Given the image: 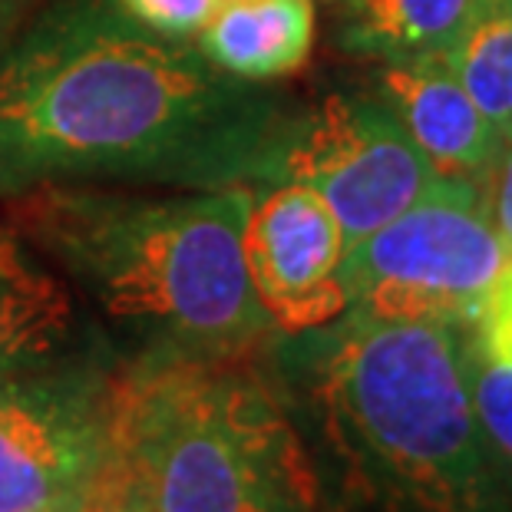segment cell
<instances>
[{"instance_id":"obj_1","label":"cell","mask_w":512,"mask_h":512,"mask_svg":"<svg viewBox=\"0 0 512 512\" xmlns=\"http://www.w3.org/2000/svg\"><path fill=\"white\" fill-rule=\"evenodd\" d=\"M294 110L116 0H43L0 60V199L43 185H265Z\"/></svg>"},{"instance_id":"obj_18","label":"cell","mask_w":512,"mask_h":512,"mask_svg":"<svg viewBox=\"0 0 512 512\" xmlns=\"http://www.w3.org/2000/svg\"><path fill=\"white\" fill-rule=\"evenodd\" d=\"M43 0H0V60L7 57L10 43L24 30V24L37 14Z\"/></svg>"},{"instance_id":"obj_15","label":"cell","mask_w":512,"mask_h":512,"mask_svg":"<svg viewBox=\"0 0 512 512\" xmlns=\"http://www.w3.org/2000/svg\"><path fill=\"white\" fill-rule=\"evenodd\" d=\"M222 0H116L129 20L169 40H192L209 24Z\"/></svg>"},{"instance_id":"obj_19","label":"cell","mask_w":512,"mask_h":512,"mask_svg":"<svg viewBox=\"0 0 512 512\" xmlns=\"http://www.w3.org/2000/svg\"><path fill=\"white\" fill-rule=\"evenodd\" d=\"M40 512H103V503H100V493H96L93 499H86V503L57 506V509H40Z\"/></svg>"},{"instance_id":"obj_11","label":"cell","mask_w":512,"mask_h":512,"mask_svg":"<svg viewBox=\"0 0 512 512\" xmlns=\"http://www.w3.org/2000/svg\"><path fill=\"white\" fill-rule=\"evenodd\" d=\"M195 50L245 83L291 76L314 50V7L311 0H222L195 34Z\"/></svg>"},{"instance_id":"obj_17","label":"cell","mask_w":512,"mask_h":512,"mask_svg":"<svg viewBox=\"0 0 512 512\" xmlns=\"http://www.w3.org/2000/svg\"><path fill=\"white\" fill-rule=\"evenodd\" d=\"M483 199H486V212H489V219H493L496 232L503 235V242L512 248V139L503 143V152H499L496 166L489 172Z\"/></svg>"},{"instance_id":"obj_12","label":"cell","mask_w":512,"mask_h":512,"mask_svg":"<svg viewBox=\"0 0 512 512\" xmlns=\"http://www.w3.org/2000/svg\"><path fill=\"white\" fill-rule=\"evenodd\" d=\"M483 0H344L334 40L351 57L403 63L446 57Z\"/></svg>"},{"instance_id":"obj_21","label":"cell","mask_w":512,"mask_h":512,"mask_svg":"<svg viewBox=\"0 0 512 512\" xmlns=\"http://www.w3.org/2000/svg\"><path fill=\"white\" fill-rule=\"evenodd\" d=\"M506 4H512V0H506Z\"/></svg>"},{"instance_id":"obj_14","label":"cell","mask_w":512,"mask_h":512,"mask_svg":"<svg viewBox=\"0 0 512 512\" xmlns=\"http://www.w3.org/2000/svg\"><path fill=\"white\" fill-rule=\"evenodd\" d=\"M463 367L470 400L493 460L512 470V364H496L476 351L470 331L463 337Z\"/></svg>"},{"instance_id":"obj_8","label":"cell","mask_w":512,"mask_h":512,"mask_svg":"<svg viewBox=\"0 0 512 512\" xmlns=\"http://www.w3.org/2000/svg\"><path fill=\"white\" fill-rule=\"evenodd\" d=\"M242 255L248 285L275 334L298 337L328 328L351 308L344 228L308 185H255Z\"/></svg>"},{"instance_id":"obj_16","label":"cell","mask_w":512,"mask_h":512,"mask_svg":"<svg viewBox=\"0 0 512 512\" xmlns=\"http://www.w3.org/2000/svg\"><path fill=\"white\" fill-rule=\"evenodd\" d=\"M466 331L483 357L496 364H512V258L479 304L476 318L466 324Z\"/></svg>"},{"instance_id":"obj_13","label":"cell","mask_w":512,"mask_h":512,"mask_svg":"<svg viewBox=\"0 0 512 512\" xmlns=\"http://www.w3.org/2000/svg\"><path fill=\"white\" fill-rule=\"evenodd\" d=\"M446 63L499 139H512V4L483 0Z\"/></svg>"},{"instance_id":"obj_10","label":"cell","mask_w":512,"mask_h":512,"mask_svg":"<svg viewBox=\"0 0 512 512\" xmlns=\"http://www.w3.org/2000/svg\"><path fill=\"white\" fill-rule=\"evenodd\" d=\"M76 304L14 225H0V380L80 367Z\"/></svg>"},{"instance_id":"obj_2","label":"cell","mask_w":512,"mask_h":512,"mask_svg":"<svg viewBox=\"0 0 512 512\" xmlns=\"http://www.w3.org/2000/svg\"><path fill=\"white\" fill-rule=\"evenodd\" d=\"M252 199L255 185L172 195L43 185L17 195L10 222L139 337V357H245L275 334L242 255Z\"/></svg>"},{"instance_id":"obj_4","label":"cell","mask_w":512,"mask_h":512,"mask_svg":"<svg viewBox=\"0 0 512 512\" xmlns=\"http://www.w3.org/2000/svg\"><path fill=\"white\" fill-rule=\"evenodd\" d=\"M103 493L123 512H321L308 446L248 354L113 370Z\"/></svg>"},{"instance_id":"obj_22","label":"cell","mask_w":512,"mask_h":512,"mask_svg":"<svg viewBox=\"0 0 512 512\" xmlns=\"http://www.w3.org/2000/svg\"><path fill=\"white\" fill-rule=\"evenodd\" d=\"M119 512H123V509H119Z\"/></svg>"},{"instance_id":"obj_5","label":"cell","mask_w":512,"mask_h":512,"mask_svg":"<svg viewBox=\"0 0 512 512\" xmlns=\"http://www.w3.org/2000/svg\"><path fill=\"white\" fill-rule=\"evenodd\" d=\"M509 258L483 189L443 182L347 248V311L377 321L470 324Z\"/></svg>"},{"instance_id":"obj_7","label":"cell","mask_w":512,"mask_h":512,"mask_svg":"<svg viewBox=\"0 0 512 512\" xmlns=\"http://www.w3.org/2000/svg\"><path fill=\"white\" fill-rule=\"evenodd\" d=\"M110 374L63 367L0 380V512L86 503L110 466Z\"/></svg>"},{"instance_id":"obj_9","label":"cell","mask_w":512,"mask_h":512,"mask_svg":"<svg viewBox=\"0 0 512 512\" xmlns=\"http://www.w3.org/2000/svg\"><path fill=\"white\" fill-rule=\"evenodd\" d=\"M377 100L397 116L440 179L486 189L503 139L456 80L446 57L380 63Z\"/></svg>"},{"instance_id":"obj_3","label":"cell","mask_w":512,"mask_h":512,"mask_svg":"<svg viewBox=\"0 0 512 512\" xmlns=\"http://www.w3.org/2000/svg\"><path fill=\"white\" fill-rule=\"evenodd\" d=\"M298 337L321 433L367 512L493 509L496 460L466 384V324L347 311Z\"/></svg>"},{"instance_id":"obj_20","label":"cell","mask_w":512,"mask_h":512,"mask_svg":"<svg viewBox=\"0 0 512 512\" xmlns=\"http://www.w3.org/2000/svg\"><path fill=\"white\" fill-rule=\"evenodd\" d=\"M110 512H119V509H110Z\"/></svg>"},{"instance_id":"obj_6","label":"cell","mask_w":512,"mask_h":512,"mask_svg":"<svg viewBox=\"0 0 512 512\" xmlns=\"http://www.w3.org/2000/svg\"><path fill=\"white\" fill-rule=\"evenodd\" d=\"M275 182L318 192L351 248L446 179L377 96L331 93L314 110H294L265 185Z\"/></svg>"}]
</instances>
